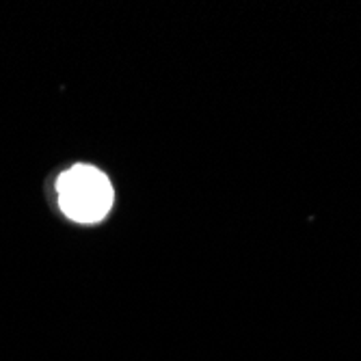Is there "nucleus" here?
I'll use <instances>...</instances> for the list:
<instances>
[{
  "instance_id": "nucleus-1",
  "label": "nucleus",
  "mask_w": 361,
  "mask_h": 361,
  "mask_svg": "<svg viewBox=\"0 0 361 361\" xmlns=\"http://www.w3.org/2000/svg\"><path fill=\"white\" fill-rule=\"evenodd\" d=\"M56 195L63 214L76 223L102 221L113 206L109 178L91 165H74L56 180Z\"/></svg>"
}]
</instances>
